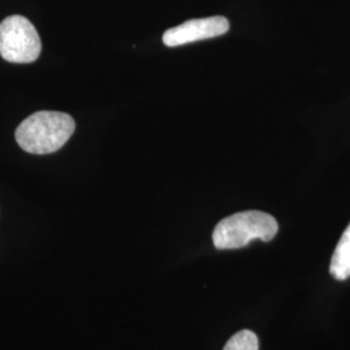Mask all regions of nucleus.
I'll return each instance as SVG.
<instances>
[{"label":"nucleus","instance_id":"nucleus-1","mask_svg":"<svg viewBox=\"0 0 350 350\" xmlns=\"http://www.w3.org/2000/svg\"><path fill=\"white\" fill-rule=\"evenodd\" d=\"M75 130L72 116L42 111L24 120L16 130V140L23 150L34 154H47L60 150Z\"/></svg>","mask_w":350,"mask_h":350},{"label":"nucleus","instance_id":"nucleus-6","mask_svg":"<svg viewBox=\"0 0 350 350\" xmlns=\"http://www.w3.org/2000/svg\"><path fill=\"white\" fill-rule=\"evenodd\" d=\"M258 338L250 329H241L227 341L224 350H258Z\"/></svg>","mask_w":350,"mask_h":350},{"label":"nucleus","instance_id":"nucleus-2","mask_svg":"<svg viewBox=\"0 0 350 350\" xmlns=\"http://www.w3.org/2000/svg\"><path fill=\"white\" fill-rule=\"evenodd\" d=\"M275 218L258 211L235 213L219 221L213 231V244L217 250H238L252 240L271 241L278 232Z\"/></svg>","mask_w":350,"mask_h":350},{"label":"nucleus","instance_id":"nucleus-3","mask_svg":"<svg viewBox=\"0 0 350 350\" xmlns=\"http://www.w3.org/2000/svg\"><path fill=\"white\" fill-rule=\"evenodd\" d=\"M42 52V42L34 25L24 16H10L0 23V55L5 62L29 64Z\"/></svg>","mask_w":350,"mask_h":350},{"label":"nucleus","instance_id":"nucleus-5","mask_svg":"<svg viewBox=\"0 0 350 350\" xmlns=\"http://www.w3.org/2000/svg\"><path fill=\"white\" fill-rule=\"evenodd\" d=\"M329 273L338 280H345L350 276V224L342 232L332 254Z\"/></svg>","mask_w":350,"mask_h":350},{"label":"nucleus","instance_id":"nucleus-4","mask_svg":"<svg viewBox=\"0 0 350 350\" xmlns=\"http://www.w3.org/2000/svg\"><path fill=\"white\" fill-rule=\"evenodd\" d=\"M230 29V23L224 16L189 20L163 33V42L167 47H178L198 40L224 36Z\"/></svg>","mask_w":350,"mask_h":350}]
</instances>
